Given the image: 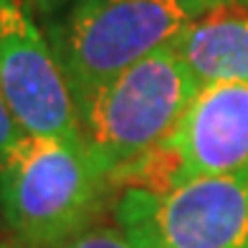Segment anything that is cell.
<instances>
[{"mask_svg":"<svg viewBox=\"0 0 248 248\" xmlns=\"http://www.w3.org/2000/svg\"><path fill=\"white\" fill-rule=\"evenodd\" d=\"M114 218L134 248H248V172L124 187Z\"/></svg>","mask_w":248,"mask_h":248,"instance_id":"4","label":"cell"},{"mask_svg":"<svg viewBox=\"0 0 248 248\" xmlns=\"http://www.w3.org/2000/svg\"><path fill=\"white\" fill-rule=\"evenodd\" d=\"M61 248H134V246L129 243V238L119 228H111V225H92V228L74 235Z\"/></svg>","mask_w":248,"mask_h":248,"instance_id":"8","label":"cell"},{"mask_svg":"<svg viewBox=\"0 0 248 248\" xmlns=\"http://www.w3.org/2000/svg\"><path fill=\"white\" fill-rule=\"evenodd\" d=\"M190 3H200L205 8H220V5H233V3H248V0H190Z\"/></svg>","mask_w":248,"mask_h":248,"instance_id":"10","label":"cell"},{"mask_svg":"<svg viewBox=\"0 0 248 248\" xmlns=\"http://www.w3.org/2000/svg\"><path fill=\"white\" fill-rule=\"evenodd\" d=\"M0 248H10V246H0Z\"/></svg>","mask_w":248,"mask_h":248,"instance_id":"11","label":"cell"},{"mask_svg":"<svg viewBox=\"0 0 248 248\" xmlns=\"http://www.w3.org/2000/svg\"><path fill=\"white\" fill-rule=\"evenodd\" d=\"M172 46L200 84H248V3L220 5L202 13Z\"/></svg>","mask_w":248,"mask_h":248,"instance_id":"7","label":"cell"},{"mask_svg":"<svg viewBox=\"0 0 248 248\" xmlns=\"http://www.w3.org/2000/svg\"><path fill=\"white\" fill-rule=\"evenodd\" d=\"M20 137H23V129L18 127V122L13 119V114L8 111L3 96H0V157H3V152L10 147V144H16Z\"/></svg>","mask_w":248,"mask_h":248,"instance_id":"9","label":"cell"},{"mask_svg":"<svg viewBox=\"0 0 248 248\" xmlns=\"http://www.w3.org/2000/svg\"><path fill=\"white\" fill-rule=\"evenodd\" d=\"M0 3H5V0H0Z\"/></svg>","mask_w":248,"mask_h":248,"instance_id":"12","label":"cell"},{"mask_svg":"<svg viewBox=\"0 0 248 248\" xmlns=\"http://www.w3.org/2000/svg\"><path fill=\"white\" fill-rule=\"evenodd\" d=\"M208 10L190 0H59V8H43V33L81 104L101 84L172 46Z\"/></svg>","mask_w":248,"mask_h":248,"instance_id":"1","label":"cell"},{"mask_svg":"<svg viewBox=\"0 0 248 248\" xmlns=\"http://www.w3.org/2000/svg\"><path fill=\"white\" fill-rule=\"evenodd\" d=\"M200 81L175 46L155 51L78 104V140L109 180L170 137Z\"/></svg>","mask_w":248,"mask_h":248,"instance_id":"2","label":"cell"},{"mask_svg":"<svg viewBox=\"0 0 248 248\" xmlns=\"http://www.w3.org/2000/svg\"><path fill=\"white\" fill-rule=\"evenodd\" d=\"M104 185L81 142L23 134L0 157V213L28 248H61L86 231Z\"/></svg>","mask_w":248,"mask_h":248,"instance_id":"3","label":"cell"},{"mask_svg":"<svg viewBox=\"0 0 248 248\" xmlns=\"http://www.w3.org/2000/svg\"><path fill=\"white\" fill-rule=\"evenodd\" d=\"M160 150L177 185L193 177L248 172V84H200Z\"/></svg>","mask_w":248,"mask_h":248,"instance_id":"6","label":"cell"},{"mask_svg":"<svg viewBox=\"0 0 248 248\" xmlns=\"http://www.w3.org/2000/svg\"><path fill=\"white\" fill-rule=\"evenodd\" d=\"M0 96L23 134L81 142L76 94L20 0L0 3Z\"/></svg>","mask_w":248,"mask_h":248,"instance_id":"5","label":"cell"}]
</instances>
